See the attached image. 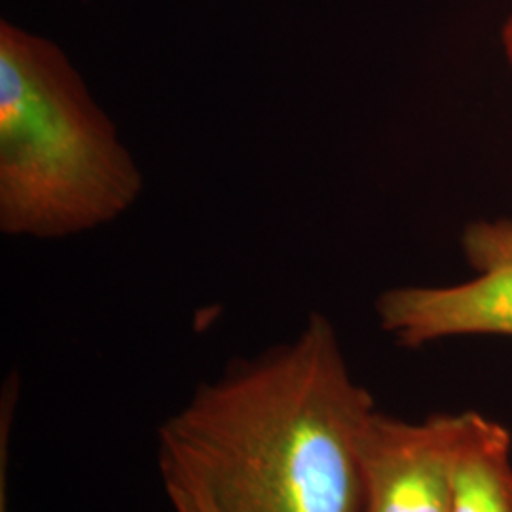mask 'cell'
<instances>
[{
  "label": "cell",
  "instance_id": "1",
  "mask_svg": "<svg viewBox=\"0 0 512 512\" xmlns=\"http://www.w3.org/2000/svg\"><path fill=\"white\" fill-rule=\"evenodd\" d=\"M374 410L329 319L311 313L293 342L236 361L162 423L160 473L217 512H363Z\"/></svg>",
  "mask_w": 512,
  "mask_h": 512
},
{
  "label": "cell",
  "instance_id": "2",
  "mask_svg": "<svg viewBox=\"0 0 512 512\" xmlns=\"http://www.w3.org/2000/svg\"><path fill=\"white\" fill-rule=\"evenodd\" d=\"M145 179L69 55L0 23V230L59 239L109 224Z\"/></svg>",
  "mask_w": 512,
  "mask_h": 512
},
{
  "label": "cell",
  "instance_id": "3",
  "mask_svg": "<svg viewBox=\"0 0 512 512\" xmlns=\"http://www.w3.org/2000/svg\"><path fill=\"white\" fill-rule=\"evenodd\" d=\"M475 277L448 287L385 291L380 325L403 348L456 336H512V220H476L463 234Z\"/></svg>",
  "mask_w": 512,
  "mask_h": 512
},
{
  "label": "cell",
  "instance_id": "4",
  "mask_svg": "<svg viewBox=\"0 0 512 512\" xmlns=\"http://www.w3.org/2000/svg\"><path fill=\"white\" fill-rule=\"evenodd\" d=\"M469 412L406 421L374 410L361 437L363 512H452Z\"/></svg>",
  "mask_w": 512,
  "mask_h": 512
},
{
  "label": "cell",
  "instance_id": "5",
  "mask_svg": "<svg viewBox=\"0 0 512 512\" xmlns=\"http://www.w3.org/2000/svg\"><path fill=\"white\" fill-rule=\"evenodd\" d=\"M452 512H512V435L473 410L456 459Z\"/></svg>",
  "mask_w": 512,
  "mask_h": 512
},
{
  "label": "cell",
  "instance_id": "6",
  "mask_svg": "<svg viewBox=\"0 0 512 512\" xmlns=\"http://www.w3.org/2000/svg\"><path fill=\"white\" fill-rule=\"evenodd\" d=\"M164 486L175 512H217L202 494L184 484L164 482Z\"/></svg>",
  "mask_w": 512,
  "mask_h": 512
},
{
  "label": "cell",
  "instance_id": "7",
  "mask_svg": "<svg viewBox=\"0 0 512 512\" xmlns=\"http://www.w3.org/2000/svg\"><path fill=\"white\" fill-rule=\"evenodd\" d=\"M503 48H505V54L509 57V63L512 65V12L503 27Z\"/></svg>",
  "mask_w": 512,
  "mask_h": 512
}]
</instances>
